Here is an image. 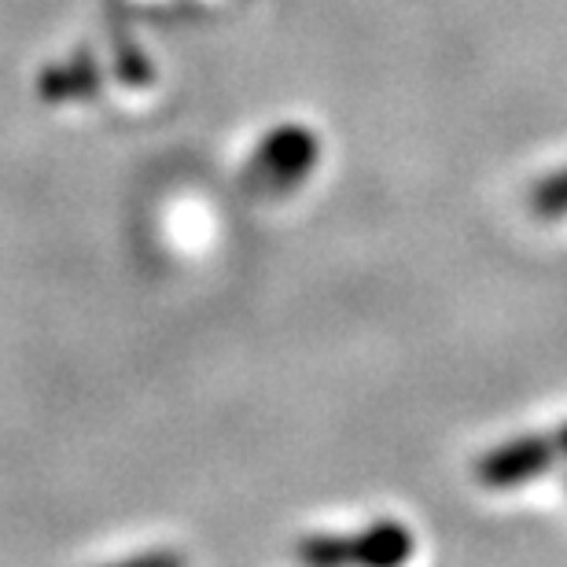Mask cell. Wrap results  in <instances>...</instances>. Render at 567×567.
Segmentation results:
<instances>
[{
	"label": "cell",
	"mask_w": 567,
	"mask_h": 567,
	"mask_svg": "<svg viewBox=\"0 0 567 567\" xmlns=\"http://www.w3.org/2000/svg\"><path fill=\"white\" fill-rule=\"evenodd\" d=\"M557 450H560V453H567V424L560 427V435H557Z\"/></svg>",
	"instance_id": "obj_6"
},
{
	"label": "cell",
	"mask_w": 567,
	"mask_h": 567,
	"mask_svg": "<svg viewBox=\"0 0 567 567\" xmlns=\"http://www.w3.org/2000/svg\"><path fill=\"white\" fill-rule=\"evenodd\" d=\"M302 567H354L350 557V538L343 535H310L299 542Z\"/></svg>",
	"instance_id": "obj_4"
},
{
	"label": "cell",
	"mask_w": 567,
	"mask_h": 567,
	"mask_svg": "<svg viewBox=\"0 0 567 567\" xmlns=\"http://www.w3.org/2000/svg\"><path fill=\"white\" fill-rule=\"evenodd\" d=\"M317 158V141L306 130H284L277 141H269L262 166L274 188H291L310 174Z\"/></svg>",
	"instance_id": "obj_3"
},
{
	"label": "cell",
	"mask_w": 567,
	"mask_h": 567,
	"mask_svg": "<svg viewBox=\"0 0 567 567\" xmlns=\"http://www.w3.org/2000/svg\"><path fill=\"white\" fill-rule=\"evenodd\" d=\"M557 442H549L546 435H519L483 453L475 461V480L491 486V491H513V486H524L538 480V475H546L553 461H557Z\"/></svg>",
	"instance_id": "obj_1"
},
{
	"label": "cell",
	"mask_w": 567,
	"mask_h": 567,
	"mask_svg": "<svg viewBox=\"0 0 567 567\" xmlns=\"http://www.w3.org/2000/svg\"><path fill=\"white\" fill-rule=\"evenodd\" d=\"M354 567H405L413 557V535L399 519H377L350 538Z\"/></svg>",
	"instance_id": "obj_2"
},
{
	"label": "cell",
	"mask_w": 567,
	"mask_h": 567,
	"mask_svg": "<svg viewBox=\"0 0 567 567\" xmlns=\"http://www.w3.org/2000/svg\"><path fill=\"white\" fill-rule=\"evenodd\" d=\"M530 210H535L538 218H549V221L564 218L567 214V166L530 188Z\"/></svg>",
	"instance_id": "obj_5"
}]
</instances>
